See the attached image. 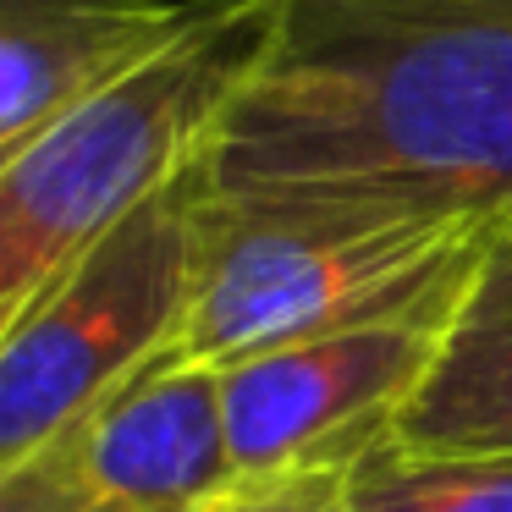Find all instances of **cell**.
Listing matches in <instances>:
<instances>
[{
  "instance_id": "cell-1",
  "label": "cell",
  "mask_w": 512,
  "mask_h": 512,
  "mask_svg": "<svg viewBox=\"0 0 512 512\" xmlns=\"http://www.w3.org/2000/svg\"><path fill=\"white\" fill-rule=\"evenodd\" d=\"M193 177L210 199L496 215L512 204V0H281Z\"/></svg>"
},
{
  "instance_id": "cell-2",
  "label": "cell",
  "mask_w": 512,
  "mask_h": 512,
  "mask_svg": "<svg viewBox=\"0 0 512 512\" xmlns=\"http://www.w3.org/2000/svg\"><path fill=\"white\" fill-rule=\"evenodd\" d=\"M490 243L496 215L210 199L199 188L193 292L166 353L226 369L375 325H452Z\"/></svg>"
},
{
  "instance_id": "cell-3",
  "label": "cell",
  "mask_w": 512,
  "mask_h": 512,
  "mask_svg": "<svg viewBox=\"0 0 512 512\" xmlns=\"http://www.w3.org/2000/svg\"><path fill=\"white\" fill-rule=\"evenodd\" d=\"M276 23L281 0H204L155 56L0 166V331L138 204L199 166L204 138L259 72Z\"/></svg>"
},
{
  "instance_id": "cell-4",
  "label": "cell",
  "mask_w": 512,
  "mask_h": 512,
  "mask_svg": "<svg viewBox=\"0 0 512 512\" xmlns=\"http://www.w3.org/2000/svg\"><path fill=\"white\" fill-rule=\"evenodd\" d=\"M199 182L177 177L0 331V485L171 342L193 292Z\"/></svg>"
},
{
  "instance_id": "cell-5",
  "label": "cell",
  "mask_w": 512,
  "mask_h": 512,
  "mask_svg": "<svg viewBox=\"0 0 512 512\" xmlns=\"http://www.w3.org/2000/svg\"><path fill=\"white\" fill-rule=\"evenodd\" d=\"M452 325L408 320L292 342L221 369L232 479H353L397 441Z\"/></svg>"
},
{
  "instance_id": "cell-6",
  "label": "cell",
  "mask_w": 512,
  "mask_h": 512,
  "mask_svg": "<svg viewBox=\"0 0 512 512\" xmlns=\"http://www.w3.org/2000/svg\"><path fill=\"white\" fill-rule=\"evenodd\" d=\"M50 452L111 512H193L232 485L221 369L155 358L105 391Z\"/></svg>"
},
{
  "instance_id": "cell-7",
  "label": "cell",
  "mask_w": 512,
  "mask_h": 512,
  "mask_svg": "<svg viewBox=\"0 0 512 512\" xmlns=\"http://www.w3.org/2000/svg\"><path fill=\"white\" fill-rule=\"evenodd\" d=\"M182 0H0V166L188 28Z\"/></svg>"
},
{
  "instance_id": "cell-8",
  "label": "cell",
  "mask_w": 512,
  "mask_h": 512,
  "mask_svg": "<svg viewBox=\"0 0 512 512\" xmlns=\"http://www.w3.org/2000/svg\"><path fill=\"white\" fill-rule=\"evenodd\" d=\"M402 446L424 452L512 457V248L490 243L485 270L457 309L446 347L413 408L402 413Z\"/></svg>"
},
{
  "instance_id": "cell-9",
  "label": "cell",
  "mask_w": 512,
  "mask_h": 512,
  "mask_svg": "<svg viewBox=\"0 0 512 512\" xmlns=\"http://www.w3.org/2000/svg\"><path fill=\"white\" fill-rule=\"evenodd\" d=\"M353 512H512V457L380 446L347 479Z\"/></svg>"
},
{
  "instance_id": "cell-10",
  "label": "cell",
  "mask_w": 512,
  "mask_h": 512,
  "mask_svg": "<svg viewBox=\"0 0 512 512\" xmlns=\"http://www.w3.org/2000/svg\"><path fill=\"white\" fill-rule=\"evenodd\" d=\"M193 512H353L347 479H259V485H226Z\"/></svg>"
},
{
  "instance_id": "cell-11",
  "label": "cell",
  "mask_w": 512,
  "mask_h": 512,
  "mask_svg": "<svg viewBox=\"0 0 512 512\" xmlns=\"http://www.w3.org/2000/svg\"><path fill=\"white\" fill-rule=\"evenodd\" d=\"M0 512H111L61 468L56 452H39L23 474L0 485Z\"/></svg>"
},
{
  "instance_id": "cell-12",
  "label": "cell",
  "mask_w": 512,
  "mask_h": 512,
  "mask_svg": "<svg viewBox=\"0 0 512 512\" xmlns=\"http://www.w3.org/2000/svg\"><path fill=\"white\" fill-rule=\"evenodd\" d=\"M496 243L512 248V204H501V210H496Z\"/></svg>"
}]
</instances>
